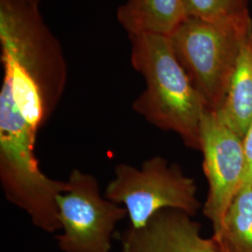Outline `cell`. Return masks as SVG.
Instances as JSON below:
<instances>
[{
	"mask_svg": "<svg viewBox=\"0 0 252 252\" xmlns=\"http://www.w3.org/2000/svg\"><path fill=\"white\" fill-rule=\"evenodd\" d=\"M187 17L220 21L249 14L248 0H184Z\"/></svg>",
	"mask_w": 252,
	"mask_h": 252,
	"instance_id": "11",
	"label": "cell"
},
{
	"mask_svg": "<svg viewBox=\"0 0 252 252\" xmlns=\"http://www.w3.org/2000/svg\"><path fill=\"white\" fill-rule=\"evenodd\" d=\"M212 237L220 252H252V187L238 190L221 230Z\"/></svg>",
	"mask_w": 252,
	"mask_h": 252,
	"instance_id": "10",
	"label": "cell"
},
{
	"mask_svg": "<svg viewBox=\"0 0 252 252\" xmlns=\"http://www.w3.org/2000/svg\"><path fill=\"white\" fill-rule=\"evenodd\" d=\"M216 111L233 131L245 137L252 121V34L239 54L223 104Z\"/></svg>",
	"mask_w": 252,
	"mask_h": 252,
	"instance_id": "9",
	"label": "cell"
},
{
	"mask_svg": "<svg viewBox=\"0 0 252 252\" xmlns=\"http://www.w3.org/2000/svg\"><path fill=\"white\" fill-rule=\"evenodd\" d=\"M251 14L220 21L187 17L169 36L173 50L210 110H219L246 40Z\"/></svg>",
	"mask_w": 252,
	"mask_h": 252,
	"instance_id": "3",
	"label": "cell"
},
{
	"mask_svg": "<svg viewBox=\"0 0 252 252\" xmlns=\"http://www.w3.org/2000/svg\"><path fill=\"white\" fill-rule=\"evenodd\" d=\"M121 252H220L214 238L201 234V224L178 209H162L140 229H128Z\"/></svg>",
	"mask_w": 252,
	"mask_h": 252,
	"instance_id": "7",
	"label": "cell"
},
{
	"mask_svg": "<svg viewBox=\"0 0 252 252\" xmlns=\"http://www.w3.org/2000/svg\"><path fill=\"white\" fill-rule=\"evenodd\" d=\"M186 18L184 0H127L117 11L129 36H170Z\"/></svg>",
	"mask_w": 252,
	"mask_h": 252,
	"instance_id": "8",
	"label": "cell"
},
{
	"mask_svg": "<svg viewBox=\"0 0 252 252\" xmlns=\"http://www.w3.org/2000/svg\"><path fill=\"white\" fill-rule=\"evenodd\" d=\"M68 188L57 198L63 233L56 236L63 252H110L111 237L126 208L100 193L99 184L89 173L73 169Z\"/></svg>",
	"mask_w": 252,
	"mask_h": 252,
	"instance_id": "5",
	"label": "cell"
},
{
	"mask_svg": "<svg viewBox=\"0 0 252 252\" xmlns=\"http://www.w3.org/2000/svg\"><path fill=\"white\" fill-rule=\"evenodd\" d=\"M130 39L131 63L146 82L133 103L134 110L149 124L176 133L187 147L200 151L201 123L208 108L179 61L169 36L138 35Z\"/></svg>",
	"mask_w": 252,
	"mask_h": 252,
	"instance_id": "2",
	"label": "cell"
},
{
	"mask_svg": "<svg viewBox=\"0 0 252 252\" xmlns=\"http://www.w3.org/2000/svg\"><path fill=\"white\" fill-rule=\"evenodd\" d=\"M244 148L246 154V172L242 187H252V121L248 129V132L244 137Z\"/></svg>",
	"mask_w": 252,
	"mask_h": 252,
	"instance_id": "12",
	"label": "cell"
},
{
	"mask_svg": "<svg viewBox=\"0 0 252 252\" xmlns=\"http://www.w3.org/2000/svg\"><path fill=\"white\" fill-rule=\"evenodd\" d=\"M200 152L208 192L203 213L210 220L213 235L220 233L246 172L244 138L222 121L216 110L207 109L200 128Z\"/></svg>",
	"mask_w": 252,
	"mask_h": 252,
	"instance_id": "6",
	"label": "cell"
},
{
	"mask_svg": "<svg viewBox=\"0 0 252 252\" xmlns=\"http://www.w3.org/2000/svg\"><path fill=\"white\" fill-rule=\"evenodd\" d=\"M196 192L195 181L179 164L154 156L141 168L125 162L116 165L104 196L125 207L130 229L137 230L162 209H178L194 216L201 208Z\"/></svg>",
	"mask_w": 252,
	"mask_h": 252,
	"instance_id": "4",
	"label": "cell"
},
{
	"mask_svg": "<svg viewBox=\"0 0 252 252\" xmlns=\"http://www.w3.org/2000/svg\"><path fill=\"white\" fill-rule=\"evenodd\" d=\"M40 0H0L3 82L0 129L36 135L63 95V50L39 9Z\"/></svg>",
	"mask_w": 252,
	"mask_h": 252,
	"instance_id": "1",
	"label": "cell"
}]
</instances>
